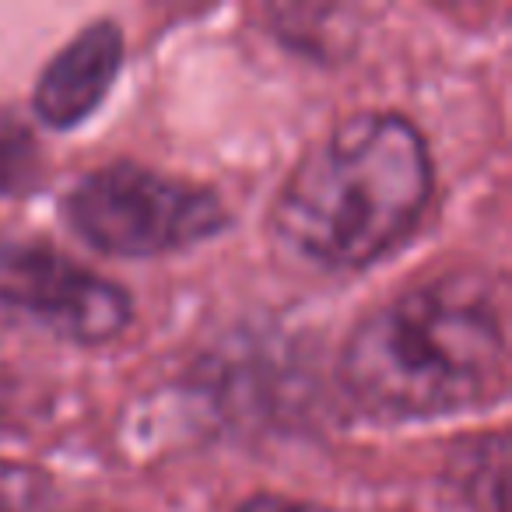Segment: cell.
<instances>
[{
    "mask_svg": "<svg viewBox=\"0 0 512 512\" xmlns=\"http://www.w3.org/2000/svg\"><path fill=\"white\" fill-rule=\"evenodd\" d=\"M428 141L400 113H355L295 162L274 235L327 271H362L397 249L432 200Z\"/></svg>",
    "mask_w": 512,
    "mask_h": 512,
    "instance_id": "2",
    "label": "cell"
},
{
    "mask_svg": "<svg viewBox=\"0 0 512 512\" xmlns=\"http://www.w3.org/2000/svg\"><path fill=\"white\" fill-rule=\"evenodd\" d=\"M43 183V151L11 109H0V197H29Z\"/></svg>",
    "mask_w": 512,
    "mask_h": 512,
    "instance_id": "6",
    "label": "cell"
},
{
    "mask_svg": "<svg viewBox=\"0 0 512 512\" xmlns=\"http://www.w3.org/2000/svg\"><path fill=\"white\" fill-rule=\"evenodd\" d=\"M123 29L113 18L88 22L36 78L32 113L53 130L92 120L123 71Z\"/></svg>",
    "mask_w": 512,
    "mask_h": 512,
    "instance_id": "5",
    "label": "cell"
},
{
    "mask_svg": "<svg viewBox=\"0 0 512 512\" xmlns=\"http://www.w3.org/2000/svg\"><path fill=\"white\" fill-rule=\"evenodd\" d=\"M235 512H337L330 505H316V502H302V498H285V495H249L246 502Z\"/></svg>",
    "mask_w": 512,
    "mask_h": 512,
    "instance_id": "7",
    "label": "cell"
},
{
    "mask_svg": "<svg viewBox=\"0 0 512 512\" xmlns=\"http://www.w3.org/2000/svg\"><path fill=\"white\" fill-rule=\"evenodd\" d=\"M60 214L85 246L127 260L183 253L221 235L232 221L214 190L137 162L85 172Z\"/></svg>",
    "mask_w": 512,
    "mask_h": 512,
    "instance_id": "3",
    "label": "cell"
},
{
    "mask_svg": "<svg viewBox=\"0 0 512 512\" xmlns=\"http://www.w3.org/2000/svg\"><path fill=\"white\" fill-rule=\"evenodd\" d=\"M134 320L123 285L43 239L0 232V323L67 344H109Z\"/></svg>",
    "mask_w": 512,
    "mask_h": 512,
    "instance_id": "4",
    "label": "cell"
},
{
    "mask_svg": "<svg viewBox=\"0 0 512 512\" xmlns=\"http://www.w3.org/2000/svg\"><path fill=\"white\" fill-rule=\"evenodd\" d=\"M337 379L379 421H435L495 404L509 379L502 313L463 278L407 288L355 323Z\"/></svg>",
    "mask_w": 512,
    "mask_h": 512,
    "instance_id": "1",
    "label": "cell"
}]
</instances>
